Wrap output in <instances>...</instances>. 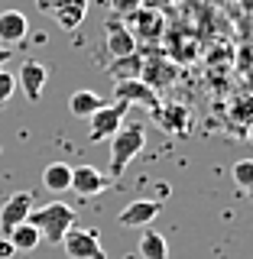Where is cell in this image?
Masks as SVG:
<instances>
[{"label":"cell","mask_w":253,"mask_h":259,"mask_svg":"<svg viewBox=\"0 0 253 259\" xmlns=\"http://www.w3.org/2000/svg\"><path fill=\"white\" fill-rule=\"evenodd\" d=\"M26 221L39 230V237L52 246H59L62 237L75 227V207H68L65 201H49L43 207H32Z\"/></svg>","instance_id":"6da1fadb"},{"label":"cell","mask_w":253,"mask_h":259,"mask_svg":"<svg viewBox=\"0 0 253 259\" xmlns=\"http://www.w3.org/2000/svg\"><path fill=\"white\" fill-rule=\"evenodd\" d=\"M146 146V126L133 123V120H124L120 130L111 136V175L120 178L127 172V165L143 152Z\"/></svg>","instance_id":"7a4b0ae2"},{"label":"cell","mask_w":253,"mask_h":259,"mask_svg":"<svg viewBox=\"0 0 253 259\" xmlns=\"http://www.w3.org/2000/svg\"><path fill=\"white\" fill-rule=\"evenodd\" d=\"M127 104L124 101H114V104H101L91 117H88V136H91V143H104L111 140L114 133L120 130V123L127 120Z\"/></svg>","instance_id":"3957f363"},{"label":"cell","mask_w":253,"mask_h":259,"mask_svg":"<svg viewBox=\"0 0 253 259\" xmlns=\"http://www.w3.org/2000/svg\"><path fill=\"white\" fill-rule=\"evenodd\" d=\"M130 32L133 39H143V42L156 46L162 36H166V16H162L156 7H140V10L130 13Z\"/></svg>","instance_id":"277c9868"},{"label":"cell","mask_w":253,"mask_h":259,"mask_svg":"<svg viewBox=\"0 0 253 259\" xmlns=\"http://www.w3.org/2000/svg\"><path fill=\"white\" fill-rule=\"evenodd\" d=\"M114 101H124L127 107H159V91H153L150 84H143L140 78L130 81H114Z\"/></svg>","instance_id":"5b68a950"},{"label":"cell","mask_w":253,"mask_h":259,"mask_svg":"<svg viewBox=\"0 0 253 259\" xmlns=\"http://www.w3.org/2000/svg\"><path fill=\"white\" fill-rule=\"evenodd\" d=\"M104 46H107L111 59H124V55L136 52V39H133V32H130L127 20L111 16V20L104 23Z\"/></svg>","instance_id":"8992f818"},{"label":"cell","mask_w":253,"mask_h":259,"mask_svg":"<svg viewBox=\"0 0 253 259\" xmlns=\"http://www.w3.org/2000/svg\"><path fill=\"white\" fill-rule=\"evenodd\" d=\"M59 246H65V253H68V259H91L97 249H101V233L94 230H85V227H71L68 233L62 237Z\"/></svg>","instance_id":"52a82bcc"},{"label":"cell","mask_w":253,"mask_h":259,"mask_svg":"<svg viewBox=\"0 0 253 259\" xmlns=\"http://www.w3.org/2000/svg\"><path fill=\"white\" fill-rule=\"evenodd\" d=\"M140 81L150 84L153 91L159 88H169L175 81V65L166 59V55H140Z\"/></svg>","instance_id":"ba28073f"},{"label":"cell","mask_w":253,"mask_h":259,"mask_svg":"<svg viewBox=\"0 0 253 259\" xmlns=\"http://www.w3.org/2000/svg\"><path fill=\"white\" fill-rule=\"evenodd\" d=\"M46 78H49L46 65L26 59V62L20 65V71H16V88L26 94L29 104H39V97H43V88H46Z\"/></svg>","instance_id":"9c48e42d"},{"label":"cell","mask_w":253,"mask_h":259,"mask_svg":"<svg viewBox=\"0 0 253 259\" xmlns=\"http://www.w3.org/2000/svg\"><path fill=\"white\" fill-rule=\"evenodd\" d=\"M159 210H162L159 201H150V198L130 201V204L117 214V224H120V227H130V230H143V227H150V224L159 217Z\"/></svg>","instance_id":"30bf717a"},{"label":"cell","mask_w":253,"mask_h":259,"mask_svg":"<svg viewBox=\"0 0 253 259\" xmlns=\"http://www.w3.org/2000/svg\"><path fill=\"white\" fill-rule=\"evenodd\" d=\"M111 188V178L94 165H78L71 168V191L81 194V198H94V194L107 191Z\"/></svg>","instance_id":"8fae6325"},{"label":"cell","mask_w":253,"mask_h":259,"mask_svg":"<svg viewBox=\"0 0 253 259\" xmlns=\"http://www.w3.org/2000/svg\"><path fill=\"white\" fill-rule=\"evenodd\" d=\"M29 210H32V194H29V191H16V194H10V198H7V204L0 207V233L7 237L13 227L26 224Z\"/></svg>","instance_id":"7c38bea8"},{"label":"cell","mask_w":253,"mask_h":259,"mask_svg":"<svg viewBox=\"0 0 253 259\" xmlns=\"http://www.w3.org/2000/svg\"><path fill=\"white\" fill-rule=\"evenodd\" d=\"M150 113L166 133H175V136H185L189 126H192V117H189V107H185V104H162L159 101V107H153Z\"/></svg>","instance_id":"4fadbf2b"},{"label":"cell","mask_w":253,"mask_h":259,"mask_svg":"<svg viewBox=\"0 0 253 259\" xmlns=\"http://www.w3.org/2000/svg\"><path fill=\"white\" fill-rule=\"evenodd\" d=\"M26 32H29V20L20 10H0V46L4 49L20 46L26 39Z\"/></svg>","instance_id":"5bb4252c"},{"label":"cell","mask_w":253,"mask_h":259,"mask_svg":"<svg viewBox=\"0 0 253 259\" xmlns=\"http://www.w3.org/2000/svg\"><path fill=\"white\" fill-rule=\"evenodd\" d=\"M85 13H88V0H59V4L49 10V16H52L62 29H68V32L81 26Z\"/></svg>","instance_id":"9a60e30c"},{"label":"cell","mask_w":253,"mask_h":259,"mask_svg":"<svg viewBox=\"0 0 253 259\" xmlns=\"http://www.w3.org/2000/svg\"><path fill=\"white\" fill-rule=\"evenodd\" d=\"M143 259H169V249H166V237L156 233L153 227H143L140 230V243H136Z\"/></svg>","instance_id":"2e32d148"},{"label":"cell","mask_w":253,"mask_h":259,"mask_svg":"<svg viewBox=\"0 0 253 259\" xmlns=\"http://www.w3.org/2000/svg\"><path fill=\"white\" fill-rule=\"evenodd\" d=\"M7 240H10L13 253H29V249H36V246H39V240H43V237H39V230L26 221V224L13 227V230L7 233Z\"/></svg>","instance_id":"e0dca14e"},{"label":"cell","mask_w":253,"mask_h":259,"mask_svg":"<svg viewBox=\"0 0 253 259\" xmlns=\"http://www.w3.org/2000/svg\"><path fill=\"white\" fill-rule=\"evenodd\" d=\"M43 185L49 191H68L71 188V165H65V162H49L43 168Z\"/></svg>","instance_id":"ac0fdd59"},{"label":"cell","mask_w":253,"mask_h":259,"mask_svg":"<svg viewBox=\"0 0 253 259\" xmlns=\"http://www.w3.org/2000/svg\"><path fill=\"white\" fill-rule=\"evenodd\" d=\"M101 104H107V101H104L97 91H75V94L68 97V110L75 113V117H85V120L91 117V113L101 107Z\"/></svg>","instance_id":"d6986e66"},{"label":"cell","mask_w":253,"mask_h":259,"mask_svg":"<svg viewBox=\"0 0 253 259\" xmlns=\"http://www.w3.org/2000/svg\"><path fill=\"white\" fill-rule=\"evenodd\" d=\"M140 52H133V55H124V59H114L107 65V75L114 81H130V78H140Z\"/></svg>","instance_id":"ffe728a7"},{"label":"cell","mask_w":253,"mask_h":259,"mask_svg":"<svg viewBox=\"0 0 253 259\" xmlns=\"http://www.w3.org/2000/svg\"><path fill=\"white\" fill-rule=\"evenodd\" d=\"M231 175H234V185H237L247 198H253V159H237L234 168H231Z\"/></svg>","instance_id":"44dd1931"},{"label":"cell","mask_w":253,"mask_h":259,"mask_svg":"<svg viewBox=\"0 0 253 259\" xmlns=\"http://www.w3.org/2000/svg\"><path fill=\"white\" fill-rule=\"evenodd\" d=\"M13 91H16V75L0 68V107H4V104L13 97Z\"/></svg>","instance_id":"7402d4cb"},{"label":"cell","mask_w":253,"mask_h":259,"mask_svg":"<svg viewBox=\"0 0 253 259\" xmlns=\"http://www.w3.org/2000/svg\"><path fill=\"white\" fill-rule=\"evenodd\" d=\"M111 7H114V16H120V20H124V16H130L133 10H140V0H111Z\"/></svg>","instance_id":"603a6c76"},{"label":"cell","mask_w":253,"mask_h":259,"mask_svg":"<svg viewBox=\"0 0 253 259\" xmlns=\"http://www.w3.org/2000/svg\"><path fill=\"white\" fill-rule=\"evenodd\" d=\"M10 256H13L10 240H7V237H0V259H10Z\"/></svg>","instance_id":"cb8c5ba5"},{"label":"cell","mask_w":253,"mask_h":259,"mask_svg":"<svg viewBox=\"0 0 253 259\" xmlns=\"http://www.w3.org/2000/svg\"><path fill=\"white\" fill-rule=\"evenodd\" d=\"M55 4H59V0H36V7H39V10H43V13H49V10H52Z\"/></svg>","instance_id":"d4e9b609"},{"label":"cell","mask_w":253,"mask_h":259,"mask_svg":"<svg viewBox=\"0 0 253 259\" xmlns=\"http://www.w3.org/2000/svg\"><path fill=\"white\" fill-rule=\"evenodd\" d=\"M10 55H13V49H4V46H0V65H4L7 59H10Z\"/></svg>","instance_id":"484cf974"},{"label":"cell","mask_w":253,"mask_h":259,"mask_svg":"<svg viewBox=\"0 0 253 259\" xmlns=\"http://www.w3.org/2000/svg\"><path fill=\"white\" fill-rule=\"evenodd\" d=\"M91 259H107V253H104V249H97V253H94Z\"/></svg>","instance_id":"4316f807"},{"label":"cell","mask_w":253,"mask_h":259,"mask_svg":"<svg viewBox=\"0 0 253 259\" xmlns=\"http://www.w3.org/2000/svg\"><path fill=\"white\" fill-rule=\"evenodd\" d=\"M250 140H253V126H250Z\"/></svg>","instance_id":"83f0119b"},{"label":"cell","mask_w":253,"mask_h":259,"mask_svg":"<svg viewBox=\"0 0 253 259\" xmlns=\"http://www.w3.org/2000/svg\"><path fill=\"white\" fill-rule=\"evenodd\" d=\"M0 156H4V152H0Z\"/></svg>","instance_id":"f1b7e54d"}]
</instances>
